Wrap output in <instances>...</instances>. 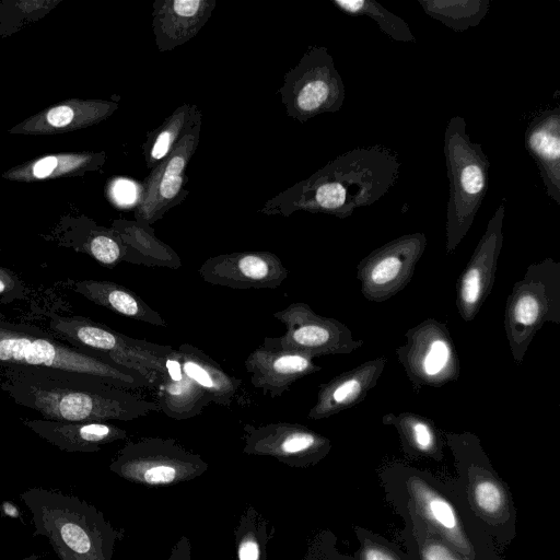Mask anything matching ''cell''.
I'll return each instance as SVG.
<instances>
[{
	"mask_svg": "<svg viewBox=\"0 0 560 560\" xmlns=\"http://www.w3.org/2000/svg\"><path fill=\"white\" fill-rule=\"evenodd\" d=\"M24 425L61 451L93 453L127 438V431L109 422H60L28 419Z\"/></svg>",
	"mask_w": 560,
	"mask_h": 560,
	"instance_id": "obj_21",
	"label": "cell"
},
{
	"mask_svg": "<svg viewBox=\"0 0 560 560\" xmlns=\"http://www.w3.org/2000/svg\"><path fill=\"white\" fill-rule=\"evenodd\" d=\"M34 536H44L59 560H112L119 533L95 506L61 491L30 488L20 494Z\"/></svg>",
	"mask_w": 560,
	"mask_h": 560,
	"instance_id": "obj_3",
	"label": "cell"
},
{
	"mask_svg": "<svg viewBox=\"0 0 560 560\" xmlns=\"http://www.w3.org/2000/svg\"><path fill=\"white\" fill-rule=\"evenodd\" d=\"M73 291L92 303L125 317L166 327L165 319L136 292L127 287L104 280H80L71 284Z\"/></svg>",
	"mask_w": 560,
	"mask_h": 560,
	"instance_id": "obj_24",
	"label": "cell"
},
{
	"mask_svg": "<svg viewBox=\"0 0 560 560\" xmlns=\"http://www.w3.org/2000/svg\"><path fill=\"white\" fill-rule=\"evenodd\" d=\"M200 130L201 117L143 180L135 211L137 223L151 226L188 196L186 168L198 148Z\"/></svg>",
	"mask_w": 560,
	"mask_h": 560,
	"instance_id": "obj_13",
	"label": "cell"
},
{
	"mask_svg": "<svg viewBox=\"0 0 560 560\" xmlns=\"http://www.w3.org/2000/svg\"><path fill=\"white\" fill-rule=\"evenodd\" d=\"M386 363L387 358L378 357L320 384L316 402L310 409L307 418H329L359 405L377 384Z\"/></svg>",
	"mask_w": 560,
	"mask_h": 560,
	"instance_id": "obj_18",
	"label": "cell"
},
{
	"mask_svg": "<svg viewBox=\"0 0 560 560\" xmlns=\"http://www.w3.org/2000/svg\"><path fill=\"white\" fill-rule=\"evenodd\" d=\"M546 323L560 324V262L550 257L530 264L506 299L504 330L516 364Z\"/></svg>",
	"mask_w": 560,
	"mask_h": 560,
	"instance_id": "obj_7",
	"label": "cell"
},
{
	"mask_svg": "<svg viewBox=\"0 0 560 560\" xmlns=\"http://www.w3.org/2000/svg\"><path fill=\"white\" fill-rule=\"evenodd\" d=\"M215 0H155L152 30L160 52L173 50L192 37L208 22Z\"/></svg>",
	"mask_w": 560,
	"mask_h": 560,
	"instance_id": "obj_19",
	"label": "cell"
},
{
	"mask_svg": "<svg viewBox=\"0 0 560 560\" xmlns=\"http://www.w3.org/2000/svg\"><path fill=\"white\" fill-rule=\"evenodd\" d=\"M118 104L103 100L72 98L31 116L11 133L52 135L85 128L109 117Z\"/></svg>",
	"mask_w": 560,
	"mask_h": 560,
	"instance_id": "obj_20",
	"label": "cell"
},
{
	"mask_svg": "<svg viewBox=\"0 0 560 560\" xmlns=\"http://www.w3.org/2000/svg\"><path fill=\"white\" fill-rule=\"evenodd\" d=\"M113 229L119 235L126 250L125 261L147 267L179 269L182 260L177 253L159 240L150 225L136 221H115Z\"/></svg>",
	"mask_w": 560,
	"mask_h": 560,
	"instance_id": "obj_26",
	"label": "cell"
},
{
	"mask_svg": "<svg viewBox=\"0 0 560 560\" xmlns=\"http://www.w3.org/2000/svg\"><path fill=\"white\" fill-rule=\"evenodd\" d=\"M525 145L536 162L548 197L560 205V108L540 112L528 124Z\"/></svg>",
	"mask_w": 560,
	"mask_h": 560,
	"instance_id": "obj_22",
	"label": "cell"
},
{
	"mask_svg": "<svg viewBox=\"0 0 560 560\" xmlns=\"http://www.w3.org/2000/svg\"><path fill=\"white\" fill-rule=\"evenodd\" d=\"M141 185L139 186L130 179L117 178L112 183L109 194L117 206L128 208L137 205Z\"/></svg>",
	"mask_w": 560,
	"mask_h": 560,
	"instance_id": "obj_34",
	"label": "cell"
},
{
	"mask_svg": "<svg viewBox=\"0 0 560 560\" xmlns=\"http://www.w3.org/2000/svg\"><path fill=\"white\" fill-rule=\"evenodd\" d=\"M259 547L256 540L246 538L238 547V560H258Z\"/></svg>",
	"mask_w": 560,
	"mask_h": 560,
	"instance_id": "obj_37",
	"label": "cell"
},
{
	"mask_svg": "<svg viewBox=\"0 0 560 560\" xmlns=\"http://www.w3.org/2000/svg\"><path fill=\"white\" fill-rule=\"evenodd\" d=\"M443 151L450 183L445 249L451 255L467 235L488 191L490 162L459 115L446 125Z\"/></svg>",
	"mask_w": 560,
	"mask_h": 560,
	"instance_id": "obj_5",
	"label": "cell"
},
{
	"mask_svg": "<svg viewBox=\"0 0 560 560\" xmlns=\"http://www.w3.org/2000/svg\"><path fill=\"white\" fill-rule=\"evenodd\" d=\"M405 338L395 353L415 394L424 386L439 388L458 380L459 359L445 323L427 318L409 328Z\"/></svg>",
	"mask_w": 560,
	"mask_h": 560,
	"instance_id": "obj_9",
	"label": "cell"
},
{
	"mask_svg": "<svg viewBox=\"0 0 560 560\" xmlns=\"http://www.w3.org/2000/svg\"><path fill=\"white\" fill-rule=\"evenodd\" d=\"M382 421L394 425L402 441L420 453L430 454L440 445L439 430L428 417L410 411L389 412L382 417Z\"/></svg>",
	"mask_w": 560,
	"mask_h": 560,
	"instance_id": "obj_30",
	"label": "cell"
},
{
	"mask_svg": "<svg viewBox=\"0 0 560 560\" xmlns=\"http://www.w3.org/2000/svg\"><path fill=\"white\" fill-rule=\"evenodd\" d=\"M285 327L279 337H265L261 346L295 351L312 358L331 354H349L361 348L363 340L354 339L351 329L340 320L318 315L305 302H292L273 313Z\"/></svg>",
	"mask_w": 560,
	"mask_h": 560,
	"instance_id": "obj_10",
	"label": "cell"
},
{
	"mask_svg": "<svg viewBox=\"0 0 560 560\" xmlns=\"http://www.w3.org/2000/svg\"><path fill=\"white\" fill-rule=\"evenodd\" d=\"M278 93L287 116L300 122L338 112L346 96L342 78L324 46L307 47L298 65L284 74Z\"/></svg>",
	"mask_w": 560,
	"mask_h": 560,
	"instance_id": "obj_8",
	"label": "cell"
},
{
	"mask_svg": "<svg viewBox=\"0 0 560 560\" xmlns=\"http://www.w3.org/2000/svg\"><path fill=\"white\" fill-rule=\"evenodd\" d=\"M425 14L455 32L478 26L490 10L489 0H417Z\"/></svg>",
	"mask_w": 560,
	"mask_h": 560,
	"instance_id": "obj_29",
	"label": "cell"
},
{
	"mask_svg": "<svg viewBox=\"0 0 560 560\" xmlns=\"http://www.w3.org/2000/svg\"><path fill=\"white\" fill-rule=\"evenodd\" d=\"M105 161L104 153H57L19 165L3 174L4 178L33 182L83 174L96 170Z\"/></svg>",
	"mask_w": 560,
	"mask_h": 560,
	"instance_id": "obj_27",
	"label": "cell"
},
{
	"mask_svg": "<svg viewBox=\"0 0 560 560\" xmlns=\"http://www.w3.org/2000/svg\"><path fill=\"white\" fill-rule=\"evenodd\" d=\"M156 404L160 410L175 420L199 416L210 404L203 390L182 370L177 352L158 387Z\"/></svg>",
	"mask_w": 560,
	"mask_h": 560,
	"instance_id": "obj_25",
	"label": "cell"
},
{
	"mask_svg": "<svg viewBox=\"0 0 560 560\" xmlns=\"http://www.w3.org/2000/svg\"><path fill=\"white\" fill-rule=\"evenodd\" d=\"M109 468L131 481L166 485L201 474L207 464L173 439L144 438L127 442Z\"/></svg>",
	"mask_w": 560,
	"mask_h": 560,
	"instance_id": "obj_11",
	"label": "cell"
},
{
	"mask_svg": "<svg viewBox=\"0 0 560 560\" xmlns=\"http://www.w3.org/2000/svg\"><path fill=\"white\" fill-rule=\"evenodd\" d=\"M399 168L397 154L388 148H355L269 200L260 211L289 215L303 210L346 219L385 196Z\"/></svg>",
	"mask_w": 560,
	"mask_h": 560,
	"instance_id": "obj_2",
	"label": "cell"
},
{
	"mask_svg": "<svg viewBox=\"0 0 560 560\" xmlns=\"http://www.w3.org/2000/svg\"><path fill=\"white\" fill-rule=\"evenodd\" d=\"M74 247L107 268H114L126 259L122 242L113 228L109 230L95 228L89 231Z\"/></svg>",
	"mask_w": 560,
	"mask_h": 560,
	"instance_id": "obj_32",
	"label": "cell"
},
{
	"mask_svg": "<svg viewBox=\"0 0 560 560\" xmlns=\"http://www.w3.org/2000/svg\"><path fill=\"white\" fill-rule=\"evenodd\" d=\"M365 560H394V559L381 550L369 549L365 552Z\"/></svg>",
	"mask_w": 560,
	"mask_h": 560,
	"instance_id": "obj_40",
	"label": "cell"
},
{
	"mask_svg": "<svg viewBox=\"0 0 560 560\" xmlns=\"http://www.w3.org/2000/svg\"><path fill=\"white\" fill-rule=\"evenodd\" d=\"M170 560H190L189 544L185 539L184 541H178L177 546L172 552Z\"/></svg>",
	"mask_w": 560,
	"mask_h": 560,
	"instance_id": "obj_39",
	"label": "cell"
},
{
	"mask_svg": "<svg viewBox=\"0 0 560 560\" xmlns=\"http://www.w3.org/2000/svg\"><path fill=\"white\" fill-rule=\"evenodd\" d=\"M424 233L401 235L372 250L357 265L361 293L370 302L389 300L409 284L425 247Z\"/></svg>",
	"mask_w": 560,
	"mask_h": 560,
	"instance_id": "obj_12",
	"label": "cell"
},
{
	"mask_svg": "<svg viewBox=\"0 0 560 560\" xmlns=\"http://www.w3.org/2000/svg\"><path fill=\"white\" fill-rule=\"evenodd\" d=\"M39 559H40V556H39V555H37V553H32V555H30V556H26V557H24V558L20 559V560H39Z\"/></svg>",
	"mask_w": 560,
	"mask_h": 560,
	"instance_id": "obj_42",
	"label": "cell"
},
{
	"mask_svg": "<svg viewBox=\"0 0 560 560\" xmlns=\"http://www.w3.org/2000/svg\"><path fill=\"white\" fill-rule=\"evenodd\" d=\"M198 273L213 285L238 290L275 289L288 278L289 270L271 252L247 250L210 257Z\"/></svg>",
	"mask_w": 560,
	"mask_h": 560,
	"instance_id": "obj_15",
	"label": "cell"
},
{
	"mask_svg": "<svg viewBox=\"0 0 560 560\" xmlns=\"http://www.w3.org/2000/svg\"><path fill=\"white\" fill-rule=\"evenodd\" d=\"M475 498L479 508L488 513L497 512L502 504V495L499 488L489 480L477 485Z\"/></svg>",
	"mask_w": 560,
	"mask_h": 560,
	"instance_id": "obj_35",
	"label": "cell"
},
{
	"mask_svg": "<svg viewBox=\"0 0 560 560\" xmlns=\"http://www.w3.org/2000/svg\"><path fill=\"white\" fill-rule=\"evenodd\" d=\"M27 289L11 269L0 266V303L9 304L25 299Z\"/></svg>",
	"mask_w": 560,
	"mask_h": 560,
	"instance_id": "obj_33",
	"label": "cell"
},
{
	"mask_svg": "<svg viewBox=\"0 0 560 560\" xmlns=\"http://www.w3.org/2000/svg\"><path fill=\"white\" fill-rule=\"evenodd\" d=\"M176 352L182 370L203 390L210 404L229 408L242 380L229 374L196 346L183 343L176 348Z\"/></svg>",
	"mask_w": 560,
	"mask_h": 560,
	"instance_id": "obj_23",
	"label": "cell"
},
{
	"mask_svg": "<svg viewBox=\"0 0 560 560\" xmlns=\"http://www.w3.org/2000/svg\"><path fill=\"white\" fill-rule=\"evenodd\" d=\"M2 510L5 515L11 516V517H19V515H20L18 508L8 501L2 503Z\"/></svg>",
	"mask_w": 560,
	"mask_h": 560,
	"instance_id": "obj_41",
	"label": "cell"
},
{
	"mask_svg": "<svg viewBox=\"0 0 560 560\" xmlns=\"http://www.w3.org/2000/svg\"><path fill=\"white\" fill-rule=\"evenodd\" d=\"M505 203L501 202L456 282L455 305L464 322L475 319L494 283L503 243Z\"/></svg>",
	"mask_w": 560,
	"mask_h": 560,
	"instance_id": "obj_14",
	"label": "cell"
},
{
	"mask_svg": "<svg viewBox=\"0 0 560 560\" xmlns=\"http://www.w3.org/2000/svg\"><path fill=\"white\" fill-rule=\"evenodd\" d=\"M432 516L446 528H454L456 518L451 505L442 499L435 498L429 504Z\"/></svg>",
	"mask_w": 560,
	"mask_h": 560,
	"instance_id": "obj_36",
	"label": "cell"
},
{
	"mask_svg": "<svg viewBox=\"0 0 560 560\" xmlns=\"http://www.w3.org/2000/svg\"><path fill=\"white\" fill-rule=\"evenodd\" d=\"M15 369L71 373L131 392L151 387L130 369L72 347L36 326L0 318V373Z\"/></svg>",
	"mask_w": 560,
	"mask_h": 560,
	"instance_id": "obj_4",
	"label": "cell"
},
{
	"mask_svg": "<svg viewBox=\"0 0 560 560\" xmlns=\"http://www.w3.org/2000/svg\"><path fill=\"white\" fill-rule=\"evenodd\" d=\"M331 2L343 13L372 19L376 22L380 30L393 40L416 43V38L405 20L389 12L376 1L334 0Z\"/></svg>",
	"mask_w": 560,
	"mask_h": 560,
	"instance_id": "obj_31",
	"label": "cell"
},
{
	"mask_svg": "<svg viewBox=\"0 0 560 560\" xmlns=\"http://www.w3.org/2000/svg\"><path fill=\"white\" fill-rule=\"evenodd\" d=\"M244 366L252 385L271 398L282 396L299 380L322 371L307 354L261 345L247 355Z\"/></svg>",
	"mask_w": 560,
	"mask_h": 560,
	"instance_id": "obj_17",
	"label": "cell"
},
{
	"mask_svg": "<svg viewBox=\"0 0 560 560\" xmlns=\"http://www.w3.org/2000/svg\"><path fill=\"white\" fill-rule=\"evenodd\" d=\"M49 328L63 342L90 351L142 375L158 388L167 374L176 349L122 335L83 316L49 313Z\"/></svg>",
	"mask_w": 560,
	"mask_h": 560,
	"instance_id": "obj_6",
	"label": "cell"
},
{
	"mask_svg": "<svg viewBox=\"0 0 560 560\" xmlns=\"http://www.w3.org/2000/svg\"><path fill=\"white\" fill-rule=\"evenodd\" d=\"M243 430L245 453L269 455L289 464L317 457L329 447V441L325 436L300 423H247Z\"/></svg>",
	"mask_w": 560,
	"mask_h": 560,
	"instance_id": "obj_16",
	"label": "cell"
},
{
	"mask_svg": "<svg viewBox=\"0 0 560 560\" xmlns=\"http://www.w3.org/2000/svg\"><path fill=\"white\" fill-rule=\"evenodd\" d=\"M202 117L197 105L185 103L178 106L155 129L149 131L142 145L147 167L153 168L172 151L185 132Z\"/></svg>",
	"mask_w": 560,
	"mask_h": 560,
	"instance_id": "obj_28",
	"label": "cell"
},
{
	"mask_svg": "<svg viewBox=\"0 0 560 560\" xmlns=\"http://www.w3.org/2000/svg\"><path fill=\"white\" fill-rule=\"evenodd\" d=\"M0 388L15 404L51 421H130L160 410L156 401L131 390L58 371H4L0 373Z\"/></svg>",
	"mask_w": 560,
	"mask_h": 560,
	"instance_id": "obj_1",
	"label": "cell"
},
{
	"mask_svg": "<svg viewBox=\"0 0 560 560\" xmlns=\"http://www.w3.org/2000/svg\"><path fill=\"white\" fill-rule=\"evenodd\" d=\"M427 560H456L453 559L447 550L440 546H432L425 552Z\"/></svg>",
	"mask_w": 560,
	"mask_h": 560,
	"instance_id": "obj_38",
	"label": "cell"
}]
</instances>
